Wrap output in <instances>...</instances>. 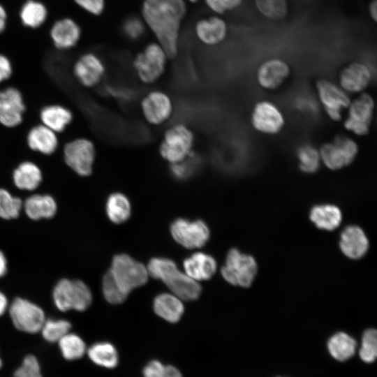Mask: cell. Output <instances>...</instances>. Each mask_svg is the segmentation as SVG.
<instances>
[{
  "mask_svg": "<svg viewBox=\"0 0 377 377\" xmlns=\"http://www.w3.org/2000/svg\"><path fill=\"white\" fill-rule=\"evenodd\" d=\"M7 269L6 260L3 253L0 251V277L3 276Z\"/></svg>",
  "mask_w": 377,
  "mask_h": 377,
  "instance_id": "48",
  "label": "cell"
},
{
  "mask_svg": "<svg viewBox=\"0 0 377 377\" xmlns=\"http://www.w3.org/2000/svg\"><path fill=\"white\" fill-rule=\"evenodd\" d=\"M153 306L156 314L172 323L178 322L184 311L182 300L170 293L158 295L154 298Z\"/></svg>",
  "mask_w": 377,
  "mask_h": 377,
  "instance_id": "27",
  "label": "cell"
},
{
  "mask_svg": "<svg viewBox=\"0 0 377 377\" xmlns=\"http://www.w3.org/2000/svg\"><path fill=\"white\" fill-rule=\"evenodd\" d=\"M12 178L14 186L18 190L34 193L41 184L43 175L41 170L35 163L25 161L14 169Z\"/></svg>",
  "mask_w": 377,
  "mask_h": 377,
  "instance_id": "24",
  "label": "cell"
},
{
  "mask_svg": "<svg viewBox=\"0 0 377 377\" xmlns=\"http://www.w3.org/2000/svg\"><path fill=\"white\" fill-rule=\"evenodd\" d=\"M1 366H2V361H1V360L0 358V369H1Z\"/></svg>",
  "mask_w": 377,
  "mask_h": 377,
  "instance_id": "52",
  "label": "cell"
},
{
  "mask_svg": "<svg viewBox=\"0 0 377 377\" xmlns=\"http://www.w3.org/2000/svg\"><path fill=\"white\" fill-rule=\"evenodd\" d=\"M81 36L79 25L71 18H64L56 22L50 30V36L54 46L59 50L74 47Z\"/></svg>",
  "mask_w": 377,
  "mask_h": 377,
  "instance_id": "26",
  "label": "cell"
},
{
  "mask_svg": "<svg viewBox=\"0 0 377 377\" xmlns=\"http://www.w3.org/2000/svg\"><path fill=\"white\" fill-rule=\"evenodd\" d=\"M251 120L256 131L268 135L279 133L285 124L281 111L277 105L268 101H261L255 105Z\"/></svg>",
  "mask_w": 377,
  "mask_h": 377,
  "instance_id": "16",
  "label": "cell"
},
{
  "mask_svg": "<svg viewBox=\"0 0 377 377\" xmlns=\"http://www.w3.org/2000/svg\"><path fill=\"white\" fill-rule=\"evenodd\" d=\"M321 162L331 170H338L352 163L358 153V146L351 138L337 135L319 149Z\"/></svg>",
  "mask_w": 377,
  "mask_h": 377,
  "instance_id": "9",
  "label": "cell"
},
{
  "mask_svg": "<svg viewBox=\"0 0 377 377\" xmlns=\"http://www.w3.org/2000/svg\"><path fill=\"white\" fill-rule=\"evenodd\" d=\"M140 108L146 122L154 126L167 123L174 113V104L171 97L160 89L147 92L140 100Z\"/></svg>",
  "mask_w": 377,
  "mask_h": 377,
  "instance_id": "10",
  "label": "cell"
},
{
  "mask_svg": "<svg viewBox=\"0 0 377 377\" xmlns=\"http://www.w3.org/2000/svg\"><path fill=\"white\" fill-rule=\"evenodd\" d=\"M242 1V0H205L207 6L219 15L235 9Z\"/></svg>",
  "mask_w": 377,
  "mask_h": 377,
  "instance_id": "43",
  "label": "cell"
},
{
  "mask_svg": "<svg viewBox=\"0 0 377 377\" xmlns=\"http://www.w3.org/2000/svg\"><path fill=\"white\" fill-rule=\"evenodd\" d=\"M7 14L4 8L0 4V34L5 29Z\"/></svg>",
  "mask_w": 377,
  "mask_h": 377,
  "instance_id": "47",
  "label": "cell"
},
{
  "mask_svg": "<svg viewBox=\"0 0 377 377\" xmlns=\"http://www.w3.org/2000/svg\"><path fill=\"white\" fill-rule=\"evenodd\" d=\"M84 10L94 15H101L105 8V0H74Z\"/></svg>",
  "mask_w": 377,
  "mask_h": 377,
  "instance_id": "44",
  "label": "cell"
},
{
  "mask_svg": "<svg viewBox=\"0 0 377 377\" xmlns=\"http://www.w3.org/2000/svg\"><path fill=\"white\" fill-rule=\"evenodd\" d=\"M71 327V323L64 320H45L40 331L46 341L56 342L69 332Z\"/></svg>",
  "mask_w": 377,
  "mask_h": 377,
  "instance_id": "38",
  "label": "cell"
},
{
  "mask_svg": "<svg viewBox=\"0 0 377 377\" xmlns=\"http://www.w3.org/2000/svg\"><path fill=\"white\" fill-rule=\"evenodd\" d=\"M257 270L258 265L253 256L232 249L227 254L225 265L221 272L228 283L248 288L254 281Z\"/></svg>",
  "mask_w": 377,
  "mask_h": 377,
  "instance_id": "8",
  "label": "cell"
},
{
  "mask_svg": "<svg viewBox=\"0 0 377 377\" xmlns=\"http://www.w3.org/2000/svg\"><path fill=\"white\" fill-rule=\"evenodd\" d=\"M183 265L185 274L196 281L210 279L217 268L215 259L202 252L195 253L186 258Z\"/></svg>",
  "mask_w": 377,
  "mask_h": 377,
  "instance_id": "23",
  "label": "cell"
},
{
  "mask_svg": "<svg viewBox=\"0 0 377 377\" xmlns=\"http://www.w3.org/2000/svg\"><path fill=\"white\" fill-rule=\"evenodd\" d=\"M149 276L161 280L182 300H197L202 292L201 286L177 268L176 264L165 258H153L147 267Z\"/></svg>",
  "mask_w": 377,
  "mask_h": 377,
  "instance_id": "3",
  "label": "cell"
},
{
  "mask_svg": "<svg viewBox=\"0 0 377 377\" xmlns=\"http://www.w3.org/2000/svg\"><path fill=\"white\" fill-rule=\"evenodd\" d=\"M13 66L8 57L0 54V84L8 80L12 75Z\"/></svg>",
  "mask_w": 377,
  "mask_h": 377,
  "instance_id": "45",
  "label": "cell"
},
{
  "mask_svg": "<svg viewBox=\"0 0 377 377\" xmlns=\"http://www.w3.org/2000/svg\"><path fill=\"white\" fill-rule=\"evenodd\" d=\"M131 203L128 196L122 192L110 193L105 201V212L109 219L114 223L126 222L131 215Z\"/></svg>",
  "mask_w": 377,
  "mask_h": 377,
  "instance_id": "30",
  "label": "cell"
},
{
  "mask_svg": "<svg viewBox=\"0 0 377 377\" xmlns=\"http://www.w3.org/2000/svg\"><path fill=\"white\" fill-rule=\"evenodd\" d=\"M8 302L6 296L0 292V316L4 313Z\"/></svg>",
  "mask_w": 377,
  "mask_h": 377,
  "instance_id": "49",
  "label": "cell"
},
{
  "mask_svg": "<svg viewBox=\"0 0 377 377\" xmlns=\"http://www.w3.org/2000/svg\"><path fill=\"white\" fill-rule=\"evenodd\" d=\"M170 232L178 244L189 249L202 247L210 236L208 226L199 219L190 221L183 218L177 219L171 224Z\"/></svg>",
  "mask_w": 377,
  "mask_h": 377,
  "instance_id": "11",
  "label": "cell"
},
{
  "mask_svg": "<svg viewBox=\"0 0 377 377\" xmlns=\"http://www.w3.org/2000/svg\"><path fill=\"white\" fill-rule=\"evenodd\" d=\"M186 13L184 0H143L144 22L154 34L168 59L176 57L182 21Z\"/></svg>",
  "mask_w": 377,
  "mask_h": 377,
  "instance_id": "1",
  "label": "cell"
},
{
  "mask_svg": "<svg viewBox=\"0 0 377 377\" xmlns=\"http://www.w3.org/2000/svg\"><path fill=\"white\" fill-rule=\"evenodd\" d=\"M63 156L66 165L76 175L88 177L93 174L97 150L91 139L80 138L66 142Z\"/></svg>",
  "mask_w": 377,
  "mask_h": 377,
  "instance_id": "6",
  "label": "cell"
},
{
  "mask_svg": "<svg viewBox=\"0 0 377 377\" xmlns=\"http://www.w3.org/2000/svg\"><path fill=\"white\" fill-rule=\"evenodd\" d=\"M122 31L128 38L138 40L145 34V22L136 16H131L124 20Z\"/></svg>",
  "mask_w": 377,
  "mask_h": 377,
  "instance_id": "42",
  "label": "cell"
},
{
  "mask_svg": "<svg viewBox=\"0 0 377 377\" xmlns=\"http://www.w3.org/2000/svg\"><path fill=\"white\" fill-rule=\"evenodd\" d=\"M23 208L29 219L36 221L52 218L57 212L58 205L50 194L31 193L23 200Z\"/></svg>",
  "mask_w": 377,
  "mask_h": 377,
  "instance_id": "21",
  "label": "cell"
},
{
  "mask_svg": "<svg viewBox=\"0 0 377 377\" xmlns=\"http://www.w3.org/2000/svg\"><path fill=\"white\" fill-rule=\"evenodd\" d=\"M309 218L319 229L332 231L340 226L342 213L334 205L321 204L311 208Z\"/></svg>",
  "mask_w": 377,
  "mask_h": 377,
  "instance_id": "28",
  "label": "cell"
},
{
  "mask_svg": "<svg viewBox=\"0 0 377 377\" xmlns=\"http://www.w3.org/2000/svg\"><path fill=\"white\" fill-rule=\"evenodd\" d=\"M339 246L346 257L357 260L367 252L369 240L362 228L357 226H349L341 234Z\"/></svg>",
  "mask_w": 377,
  "mask_h": 377,
  "instance_id": "20",
  "label": "cell"
},
{
  "mask_svg": "<svg viewBox=\"0 0 377 377\" xmlns=\"http://www.w3.org/2000/svg\"><path fill=\"white\" fill-rule=\"evenodd\" d=\"M25 111L23 98L16 88L8 87L0 90V124L6 127L19 125Z\"/></svg>",
  "mask_w": 377,
  "mask_h": 377,
  "instance_id": "17",
  "label": "cell"
},
{
  "mask_svg": "<svg viewBox=\"0 0 377 377\" xmlns=\"http://www.w3.org/2000/svg\"><path fill=\"white\" fill-rule=\"evenodd\" d=\"M372 75L369 68L360 62H353L339 74V86L347 93H359L369 85Z\"/></svg>",
  "mask_w": 377,
  "mask_h": 377,
  "instance_id": "18",
  "label": "cell"
},
{
  "mask_svg": "<svg viewBox=\"0 0 377 377\" xmlns=\"http://www.w3.org/2000/svg\"><path fill=\"white\" fill-rule=\"evenodd\" d=\"M356 346V341L343 332L332 335L327 342V349L331 356L341 362L350 358L355 352Z\"/></svg>",
  "mask_w": 377,
  "mask_h": 377,
  "instance_id": "31",
  "label": "cell"
},
{
  "mask_svg": "<svg viewBox=\"0 0 377 377\" xmlns=\"http://www.w3.org/2000/svg\"><path fill=\"white\" fill-rule=\"evenodd\" d=\"M164 368H165V367H164ZM158 377H165V376H164V369H163V373Z\"/></svg>",
  "mask_w": 377,
  "mask_h": 377,
  "instance_id": "50",
  "label": "cell"
},
{
  "mask_svg": "<svg viewBox=\"0 0 377 377\" xmlns=\"http://www.w3.org/2000/svg\"><path fill=\"white\" fill-rule=\"evenodd\" d=\"M290 73V67L285 61L272 58L265 61L258 67L257 80L263 88L275 89L283 83Z\"/></svg>",
  "mask_w": 377,
  "mask_h": 377,
  "instance_id": "19",
  "label": "cell"
},
{
  "mask_svg": "<svg viewBox=\"0 0 377 377\" xmlns=\"http://www.w3.org/2000/svg\"><path fill=\"white\" fill-rule=\"evenodd\" d=\"M318 99L328 117L334 121H339L342 111L348 108L350 99L347 92L333 82L320 79L316 82Z\"/></svg>",
  "mask_w": 377,
  "mask_h": 377,
  "instance_id": "14",
  "label": "cell"
},
{
  "mask_svg": "<svg viewBox=\"0 0 377 377\" xmlns=\"http://www.w3.org/2000/svg\"><path fill=\"white\" fill-rule=\"evenodd\" d=\"M40 119L42 124L59 134L71 122L73 114L67 108L53 104L41 109Z\"/></svg>",
  "mask_w": 377,
  "mask_h": 377,
  "instance_id": "29",
  "label": "cell"
},
{
  "mask_svg": "<svg viewBox=\"0 0 377 377\" xmlns=\"http://www.w3.org/2000/svg\"><path fill=\"white\" fill-rule=\"evenodd\" d=\"M198 39L205 45H215L225 40L228 34L226 22L219 16L198 20L195 27Z\"/></svg>",
  "mask_w": 377,
  "mask_h": 377,
  "instance_id": "22",
  "label": "cell"
},
{
  "mask_svg": "<svg viewBox=\"0 0 377 377\" xmlns=\"http://www.w3.org/2000/svg\"><path fill=\"white\" fill-rule=\"evenodd\" d=\"M258 10L265 17L279 20L288 13L287 0H254Z\"/></svg>",
  "mask_w": 377,
  "mask_h": 377,
  "instance_id": "37",
  "label": "cell"
},
{
  "mask_svg": "<svg viewBox=\"0 0 377 377\" xmlns=\"http://www.w3.org/2000/svg\"><path fill=\"white\" fill-rule=\"evenodd\" d=\"M53 299L60 311L75 309L82 311L91 305L92 294L83 281L63 279L54 288Z\"/></svg>",
  "mask_w": 377,
  "mask_h": 377,
  "instance_id": "7",
  "label": "cell"
},
{
  "mask_svg": "<svg viewBox=\"0 0 377 377\" xmlns=\"http://www.w3.org/2000/svg\"><path fill=\"white\" fill-rule=\"evenodd\" d=\"M27 143L31 150L41 154L50 155L57 149L59 141L56 133L40 124L29 131Z\"/></svg>",
  "mask_w": 377,
  "mask_h": 377,
  "instance_id": "25",
  "label": "cell"
},
{
  "mask_svg": "<svg viewBox=\"0 0 377 377\" xmlns=\"http://www.w3.org/2000/svg\"><path fill=\"white\" fill-rule=\"evenodd\" d=\"M14 377H43L36 357L32 355H27L15 371Z\"/></svg>",
  "mask_w": 377,
  "mask_h": 377,
  "instance_id": "41",
  "label": "cell"
},
{
  "mask_svg": "<svg viewBox=\"0 0 377 377\" xmlns=\"http://www.w3.org/2000/svg\"><path fill=\"white\" fill-rule=\"evenodd\" d=\"M195 134L186 124L177 122L164 131L158 145L160 157L169 165L179 163L194 152Z\"/></svg>",
  "mask_w": 377,
  "mask_h": 377,
  "instance_id": "4",
  "label": "cell"
},
{
  "mask_svg": "<svg viewBox=\"0 0 377 377\" xmlns=\"http://www.w3.org/2000/svg\"><path fill=\"white\" fill-rule=\"evenodd\" d=\"M369 13L371 18L374 21H377V0H371L369 4Z\"/></svg>",
  "mask_w": 377,
  "mask_h": 377,
  "instance_id": "46",
  "label": "cell"
},
{
  "mask_svg": "<svg viewBox=\"0 0 377 377\" xmlns=\"http://www.w3.org/2000/svg\"><path fill=\"white\" fill-rule=\"evenodd\" d=\"M20 16L24 25L30 28H37L45 21L47 10L41 2L28 0L21 8Z\"/></svg>",
  "mask_w": 377,
  "mask_h": 377,
  "instance_id": "33",
  "label": "cell"
},
{
  "mask_svg": "<svg viewBox=\"0 0 377 377\" xmlns=\"http://www.w3.org/2000/svg\"><path fill=\"white\" fill-rule=\"evenodd\" d=\"M170 165V172L173 177L183 180L191 177L198 168V157L195 152L185 160Z\"/></svg>",
  "mask_w": 377,
  "mask_h": 377,
  "instance_id": "40",
  "label": "cell"
},
{
  "mask_svg": "<svg viewBox=\"0 0 377 377\" xmlns=\"http://www.w3.org/2000/svg\"><path fill=\"white\" fill-rule=\"evenodd\" d=\"M359 355L361 360L367 363H371L375 360L377 355V332L376 330L368 329L364 331Z\"/></svg>",
  "mask_w": 377,
  "mask_h": 377,
  "instance_id": "39",
  "label": "cell"
},
{
  "mask_svg": "<svg viewBox=\"0 0 377 377\" xmlns=\"http://www.w3.org/2000/svg\"><path fill=\"white\" fill-rule=\"evenodd\" d=\"M189 1H191V3H195L198 0H188Z\"/></svg>",
  "mask_w": 377,
  "mask_h": 377,
  "instance_id": "51",
  "label": "cell"
},
{
  "mask_svg": "<svg viewBox=\"0 0 377 377\" xmlns=\"http://www.w3.org/2000/svg\"><path fill=\"white\" fill-rule=\"evenodd\" d=\"M58 342L62 355L66 360L80 359L86 353V345L77 334L68 332Z\"/></svg>",
  "mask_w": 377,
  "mask_h": 377,
  "instance_id": "35",
  "label": "cell"
},
{
  "mask_svg": "<svg viewBox=\"0 0 377 377\" xmlns=\"http://www.w3.org/2000/svg\"><path fill=\"white\" fill-rule=\"evenodd\" d=\"M23 208V200L13 195L6 188H0V218L16 219Z\"/></svg>",
  "mask_w": 377,
  "mask_h": 377,
  "instance_id": "36",
  "label": "cell"
},
{
  "mask_svg": "<svg viewBox=\"0 0 377 377\" xmlns=\"http://www.w3.org/2000/svg\"><path fill=\"white\" fill-rule=\"evenodd\" d=\"M87 355L94 364L107 369L114 368L119 362L117 349L108 342L94 343L88 349Z\"/></svg>",
  "mask_w": 377,
  "mask_h": 377,
  "instance_id": "32",
  "label": "cell"
},
{
  "mask_svg": "<svg viewBox=\"0 0 377 377\" xmlns=\"http://www.w3.org/2000/svg\"><path fill=\"white\" fill-rule=\"evenodd\" d=\"M168 57L158 43L147 44L133 61L139 81L147 85L156 83L165 73Z\"/></svg>",
  "mask_w": 377,
  "mask_h": 377,
  "instance_id": "5",
  "label": "cell"
},
{
  "mask_svg": "<svg viewBox=\"0 0 377 377\" xmlns=\"http://www.w3.org/2000/svg\"><path fill=\"white\" fill-rule=\"evenodd\" d=\"M10 316L15 327L27 333L40 331L45 320L44 312L38 306L22 298L13 300Z\"/></svg>",
  "mask_w": 377,
  "mask_h": 377,
  "instance_id": "13",
  "label": "cell"
},
{
  "mask_svg": "<svg viewBox=\"0 0 377 377\" xmlns=\"http://www.w3.org/2000/svg\"><path fill=\"white\" fill-rule=\"evenodd\" d=\"M105 74V66L96 54L89 52L80 56L73 66L75 80L87 89L96 88Z\"/></svg>",
  "mask_w": 377,
  "mask_h": 377,
  "instance_id": "15",
  "label": "cell"
},
{
  "mask_svg": "<svg viewBox=\"0 0 377 377\" xmlns=\"http://www.w3.org/2000/svg\"><path fill=\"white\" fill-rule=\"evenodd\" d=\"M148 277L147 267L142 263L127 254H119L113 257L103 283L127 298L131 290L145 285Z\"/></svg>",
  "mask_w": 377,
  "mask_h": 377,
  "instance_id": "2",
  "label": "cell"
},
{
  "mask_svg": "<svg viewBox=\"0 0 377 377\" xmlns=\"http://www.w3.org/2000/svg\"><path fill=\"white\" fill-rule=\"evenodd\" d=\"M300 170L304 173L316 172L320 166L319 150L310 144L300 145L296 151Z\"/></svg>",
  "mask_w": 377,
  "mask_h": 377,
  "instance_id": "34",
  "label": "cell"
},
{
  "mask_svg": "<svg viewBox=\"0 0 377 377\" xmlns=\"http://www.w3.org/2000/svg\"><path fill=\"white\" fill-rule=\"evenodd\" d=\"M374 107V101L371 96L362 93L350 101L348 107V114L343 124L344 127L356 135H367L369 131Z\"/></svg>",
  "mask_w": 377,
  "mask_h": 377,
  "instance_id": "12",
  "label": "cell"
}]
</instances>
